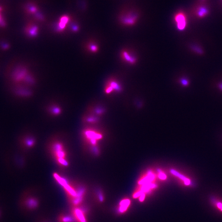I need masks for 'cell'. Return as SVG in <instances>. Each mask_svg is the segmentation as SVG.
Here are the masks:
<instances>
[{
  "label": "cell",
  "instance_id": "14",
  "mask_svg": "<svg viewBox=\"0 0 222 222\" xmlns=\"http://www.w3.org/2000/svg\"><path fill=\"white\" fill-rule=\"evenodd\" d=\"M6 12L0 9V30L5 29L8 27V20L5 16Z\"/></svg>",
  "mask_w": 222,
  "mask_h": 222
},
{
  "label": "cell",
  "instance_id": "12",
  "mask_svg": "<svg viewBox=\"0 0 222 222\" xmlns=\"http://www.w3.org/2000/svg\"><path fill=\"white\" fill-rule=\"evenodd\" d=\"M10 41L5 37H0V54L8 52L11 48Z\"/></svg>",
  "mask_w": 222,
  "mask_h": 222
},
{
  "label": "cell",
  "instance_id": "2",
  "mask_svg": "<svg viewBox=\"0 0 222 222\" xmlns=\"http://www.w3.org/2000/svg\"><path fill=\"white\" fill-rule=\"evenodd\" d=\"M141 16V11L140 8L133 5L126 4L118 10L117 19L121 26L132 27L138 23Z\"/></svg>",
  "mask_w": 222,
  "mask_h": 222
},
{
  "label": "cell",
  "instance_id": "6",
  "mask_svg": "<svg viewBox=\"0 0 222 222\" xmlns=\"http://www.w3.org/2000/svg\"><path fill=\"white\" fill-rule=\"evenodd\" d=\"M71 216L75 222H88L87 221V208L81 205L75 207H72Z\"/></svg>",
  "mask_w": 222,
  "mask_h": 222
},
{
  "label": "cell",
  "instance_id": "4",
  "mask_svg": "<svg viewBox=\"0 0 222 222\" xmlns=\"http://www.w3.org/2000/svg\"><path fill=\"white\" fill-rule=\"evenodd\" d=\"M173 21L177 29L179 31H183L186 29L188 24L186 13L181 9L177 10L174 14Z\"/></svg>",
  "mask_w": 222,
  "mask_h": 222
},
{
  "label": "cell",
  "instance_id": "17",
  "mask_svg": "<svg viewBox=\"0 0 222 222\" xmlns=\"http://www.w3.org/2000/svg\"><path fill=\"white\" fill-rule=\"evenodd\" d=\"M59 222H74V219L72 216L61 214L58 217Z\"/></svg>",
  "mask_w": 222,
  "mask_h": 222
},
{
  "label": "cell",
  "instance_id": "16",
  "mask_svg": "<svg viewBox=\"0 0 222 222\" xmlns=\"http://www.w3.org/2000/svg\"><path fill=\"white\" fill-rule=\"evenodd\" d=\"M68 28L73 33H77L80 29V26L78 23L73 18L68 25Z\"/></svg>",
  "mask_w": 222,
  "mask_h": 222
},
{
  "label": "cell",
  "instance_id": "9",
  "mask_svg": "<svg viewBox=\"0 0 222 222\" xmlns=\"http://www.w3.org/2000/svg\"><path fill=\"white\" fill-rule=\"evenodd\" d=\"M122 90L121 84L116 80L110 78L107 80L104 88L105 93L107 94H111L113 92L119 93Z\"/></svg>",
  "mask_w": 222,
  "mask_h": 222
},
{
  "label": "cell",
  "instance_id": "11",
  "mask_svg": "<svg viewBox=\"0 0 222 222\" xmlns=\"http://www.w3.org/2000/svg\"><path fill=\"white\" fill-rule=\"evenodd\" d=\"M121 57L124 61L131 64H134L137 62L136 58L126 50H123L121 52Z\"/></svg>",
  "mask_w": 222,
  "mask_h": 222
},
{
  "label": "cell",
  "instance_id": "15",
  "mask_svg": "<svg viewBox=\"0 0 222 222\" xmlns=\"http://www.w3.org/2000/svg\"><path fill=\"white\" fill-rule=\"evenodd\" d=\"M86 48L88 51L92 53H97L99 50V47L97 44L92 41H90L87 42Z\"/></svg>",
  "mask_w": 222,
  "mask_h": 222
},
{
  "label": "cell",
  "instance_id": "18",
  "mask_svg": "<svg viewBox=\"0 0 222 222\" xmlns=\"http://www.w3.org/2000/svg\"><path fill=\"white\" fill-rule=\"evenodd\" d=\"M73 18L71 15H64L61 16L59 20V22L64 23L68 25V23L70 22Z\"/></svg>",
  "mask_w": 222,
  "mask_h": 222
},
{
  "label": "cell",
  "instance_id": "8",
  "mask_svg": "<svg viewBox=\"0 0 222 222\" xmlns=\"http://www.w3.org/2000/svg\"><path fill=\"white\" fill-rule=\"evenodd\" d=\"M53 150L58 163L63 166H68V162L65 159V153L62 145L59 143L54 144L53 146Z\"/></svg>",
  "mask_w": 222,
  "mask_h": 222
},
{
  "label": "cell",
  "instance_id": "13",
  "mask_svg": "<svg viewBox=\"0 0 222 222\" xmlns=\"http://www.w3.org/2000/svg\"><path fill=\"white\" fill-rule=\"evenodd\" d=\"M30 17L31 18L32 20L35 22H44L46 20L45 15L41 10L37 12Z\"/></svg>",
  "mask_w": 222,
  "mask_h": 222
},
{
  "label": "cell",
  "instance_id": "21",
  "mask_svg": "<svg viewBox=\"0 0 222 222\" xmlns=\"http://www.w3.org/2000/svg\"><path fill=\"white\" fill-rule=\"evenodd\" d=\"M50 110L51 112L53 114H56V115H58V114H59L61 113V108L57 106H53L50 107Z\"/></svg>",
  "mask_w": 222,
  "mask_h": 222
},
{
  "label": "cell",
  "instance_id": "3",
  "mask_svg": "<svg viewBox=\"0 0 222 222\" xmlns=\"http://www.w3.org/2000/svg\"><path fill=\"white\" fill-rule=\"evenodd\" d=\"M19 205L21 209L23 211H31L38 206V199L25 193L20 198Z\"/></svg>",
  "mask_w": 222,
  "mask_h": 222
},
{
  "label": "cell",
  "instance_id": "24",
  "mask_svg": "<svg viewBox=\"0 0 222 222\" xmlns=\"http://www.w3.org/2000/svg\"><path fill=\"white\" fill-rule=\"evenodd\" d=\"M181 84L184 87H187L189 84V82L187 79L182 78L180 80Z\"/></svg>",
  "mask_w": 222,
  "mask_h": 222
},
{
  "label": "cell",
  "instance_id": "19",
  "mask_svg": "<svg viewBox=\"0 0 222 222\" xmlns=\"http://www.w3.org/2000/svg\"><path fill=\"white\" fill-rule=\"evenodd\" d=\"M77 5L78 6L79 10L81 12L86 11L88 8V4L86 0H79L78 1Z\"/></svg>",
  "mask_w": 222,
  "mask_h": 222
},
{
  "label": "cell",
  "instance_id": "22",
  "mask_svg": "<svg viewBox=\"0 0 222 222\" xmlns=\"http://www.w3.org/2000/svg\"><path fill=\"white\" fill-rule=\"evenodd\" d=\"M212 202L213 204L216 206V207L220 209L221 211H222V202H218V201L216 200L215 199H212Z\"/></svg>",
  "mask_w": 222,
  "mask_h": 222
},
{
  "label": "cell",
  "instance_id": "27",
  "mask_svg": "<svg viewBox=\"0 0 222 222\" xmlns=\"http://www.w3.org/2000/svg\"><path fill=\"white\" fill-rule=\"evenodd\" d=\"M219 87L221 90L222 91V83L220 84H219Z\"/></svg>",
  "mask_w": 222,
  "mask_h": 222
},
{
  "label": "cell",
  "instance_id": "10",
  "mask_svg": "<svg viewBox=\"0 0 222 222\" xmlns=\"http://www.w3.org/2000/svg\"><path fill=\"white\" fill-rule=\"evenodd\" d=\"M192 12L193 15L198 18H203L209 15L210 10L206 3H198L194 7Z\"/></svg>",
  "mask_w": 222,
  "mask_h": 222
},
{
  "label": "cell",
  "instance_id": "26",
  "mask_svg": "<svg viewBox=\"0 0 222 222\" xmlns=\"http://www.w3.org/2000/svg\"><path fill=\"white\" fill-rule=\"evenodd\" d=\"M207 0H199L198 3H201V4H205Z\"/></svg>",
  "mask_w": 222,
  "mask_h": 222
},
{
  "label": "cell",
  "instance_id": "1",
  "mask_svg": "<svg viewBox=\"0 0 222 222\" xmlns=\"http://www.w3.org/2000/svg\"><path fill=\"white\" fill-rule=\"evenodd\" d=\"M56 179L63 187L72 207L81 205L86 195L85 188L81 185L70 184L66 179L58 176L56 177Z\"/></svg>",
  "mask_w": 222,
  "mask_h": 222
},
{
  "label": "cell",
  "instance_id": "7",
  "mask_svg": "<svg viewBox=\"0 0 222 222\" xmlns=\"http://www.w3.org/2000/svg\"><path fill=\"white\" fill-rule=\"evenodd\" d=\"M23 31L28 37L34 38L38 35L39 27L36 22L31 20H29L25 26Z\"/></svg>",
  "mask_w": 222,
  "mask_h": 222
},
{
  "label": "cell",
  "instance_id": "25",
  "mask_svg": "<svg viewBox=\"0 0 222 222\" xmlns=\"http://www.w3.org/2000/svg\"><path fill=\"white\" fill-rule=\"evenodd\" d=\"M4 209H3V206L0 204V222L2 221L3 217H4Z\"/></svg>",
  "mask_w": 222,
  "mask_h": 222
},
{
  "label": "cell",
  "instance_id": "5",
  "mask_svg": "<svg viewBox=\"0 0 222 222\" xmlns=\"http://www.w3.org/2000/svg\"><path fill=\"white\" fill-rule=\"evenodd\" d=\"M22 11L26 17L30 18L40 10L37 2L34 0H27L23 2L21 5Z\"/></svg>",
  "mask_w": 222,
  "mask_h": 222
},
{
  "label": "cell",
  "instance_id": "23",
  "mask_svg": "<svg viewBox=\"0 0 222 222\" xmlns=\"http://www.w3.org/2000/svg\"><path fill=\"white\" fill-rule=\"evenodd\" d=\"M34 140L31 138H28L26 140V145L27 146L31 147L34 145Z\"/></svg>",
  "mask_w": 222,
  "mask_h": 222
},
{
  "label": "cell",
  "instance_id": "20",
  "mask_svg": "<svg viewBox=\"0 0 222 222\" xmlns=\"http://www.w3.org/2000/svg\"><path fill=\"white\" fill-rule=\"evenodd\" d=\"M130 203V201L127 200V199L123 200L122 202H121V206L120 208V211L121 212H123V211H125L127 208V206L129 205Z\"/></svg>",
  "mask_w": 222,
  "mask_h": 222
}]
</instances>
